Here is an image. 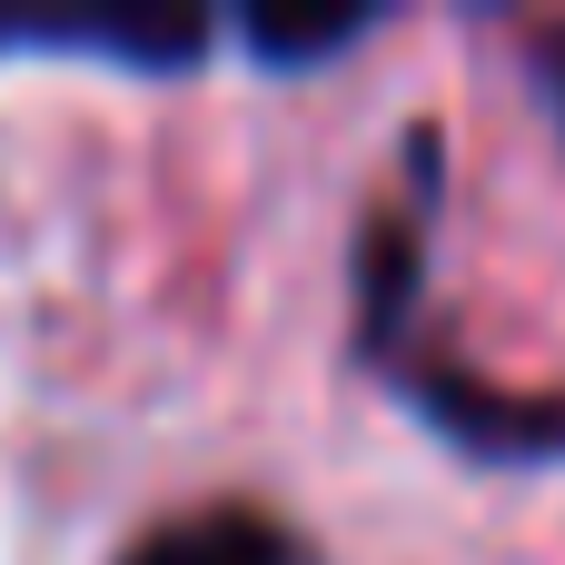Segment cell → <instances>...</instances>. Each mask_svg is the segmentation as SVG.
I'll return each mask as SVG.
<instances>
[{
    "label": "cell",
    "mask_w": 565,
    "mask_h": 565,
    "mask_svg": "<svg viewBox=\"0 0 565 565\" xmlns=\"http://www.w3.org/2000/svg\"><path fill=\"white\" fill-rule=\"evenodd\" d=\"M407 407L467 447V457H497V467H536L565 457V397H516V387H487L467 367H407Z\"/></svg>",
    "instance_id": "1"
},
{
    "label": "cell",
    "mask_w": 565,
    "mask_h": 565,
    "mask_svg": "<svg viewBox=\"0 0 565 565\" xmlns=\"http://www.w3.org/2000/svg\"><path fill=\"white\" fill-rule=\"evenodd\" d=\"M109 565H318V556H308V536H298L288 516L218 497V507L149 516V526H139V536H129Z\"/></svg>",
    "instance_id": "2"
},
{
    "label": "cell",
    "mask_w": 565,
    "mask_h": 565,
    "mask_svg": "<svg viewBox=\"0 0 565 565\" xmlns=\"http://www.w3.org/2000/svg\"><path fill=\"white\" fill-rule=\"evenodd\" d=\"M367 30H387V10H308V20H288V10H248V20H238V50H248L268 79H298V70L358 50Z\"/></svg>",
    "instance_id": "3"
}]
</instances>
